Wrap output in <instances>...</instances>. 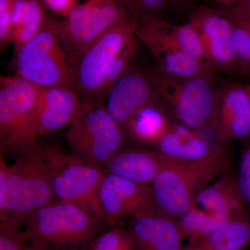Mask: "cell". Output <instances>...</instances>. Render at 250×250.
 <instances>
[{"label":"cell","instance_id":"22","mask_svg":"<svg viewBox=\"0 0 250 250\" xmlns=\"http://www.w3.org/2000/svg\"><path fill=\"white\" fill-rule=\"evenodd\" d=\"M46 16L41 0H17L11 18V43L14 53L38 34Z\"/></svg>","mask_w":250,"mask_h":250},{"label":"cell","instance_id":"12","mask_svg":"<svg viewBox=\"0 0 250 250\" xmlns=\"http://www.w3.org/2000/svg\"><path fill=\"white\" fill-rule=\"evenodd\" d=\"M106 227L158 211L152 186L106 173L100 190Z\"/></svg>","mask_w":250,"mask_h":250},{"label":"cell","instance_id":"11","mask_svg":"<svg viewBox=\"0 0 250 250\" xmlns=\"http://www.w3.org/2000/svg\"><path fill=\"white\" fill-rule=\"evenodd\" d=\"M135 34L155 58L159 70L172 76L214 78L216 70L187 54L164 34L159 18L146 14L136 20Z\"/></svg>","mask_w":250,"mask_h":250},{"label":"cell","instance_id":"19","mask_svg":"<svg viewBox=\"0 0 250 250\" xmlns=\"http://www.w3.org/2000/svg\"><path fill=\"white\" fill-rule=\"evenodd\" d=\"M129 230L136 250H182L177 221L159 213L130 220Z\"/></svg>","mask_w":250,"mask_h":250},{"label":"cell","instance_id":"8","mask_svg":"<svg viewBox=\"0 0 250 250\" xmlns=\"http://www.w3.org/2000/svg\"><path fill=\"white\" fill-rule=\"evenodd\" d=\"M116 0H87L60 21V39L75 70L85 50L113 26L132 17Z\"/></svg>","mask_w":250,"mask_h":250},{"label":"cell","instance_id":"38","mask_svg":"<svg viewBox=\"0 0 250 250\" xmlns=\"http://www.w3.org/2000/svg\"><path fill=\"white\" fill-rule=\"evenodd\" d=\"M247 88H248V90H249L250 93V84L247 85Z\"/></svg>","mask_w":250,"mask_h":250},{"label":"cell","instance_id":"34","mask_svg":"<svg viewBox=\"0 0 250 250\" xmlns=\"http://www.w3.org/2000/svg\"><path fill=\"white\" fill-rule=\"evenodd\" d=\"M131 13L140 11L139 0H116Z\"/></svg>","mask_w":250,"mask_h":250},{"label":"cell","instance_id":"13","mask_svg":"<svg viewBox=\"0 0 250 250\" xmlns=\"http://www.w3.org/2000/svg\"><path fill=\"white\" fill-rule=\"evenodd\" d=\"M189 22L200 34L210 65L226 73L241 70L233 42V24L225 13L200 7L192 12Z\"/></svg>","mask_w":250,"mask_h":250},{"label":"cell","instance_id":"4","mask_svg":"<svg viewBox=\"0 0 250 250\" xmlns=\"http://www.w3.org/2000/svg\"><path fill=\"white\" fill-rule=\"evenodd\" d=\"M149 78L156 103L169 118L198 131L213 127L218 90L213 86V78H182L161 70L152 72Z\"/></svg>","mask_w":250,"mask_h":250},{"label":"cell","instance_id":"33","mask_svg":"<svg viewBox=\"0 0 250 250\" xmlns=\"http://www.w3.org/2000/svg\"><path fill=\"white\" fill-rule=\"evenodd\" d=\"M170 0H139L140 10L145 11L147 14L162 9Z\"/></svg>","mask_w":250,"mask_h":250},{"label":"cell","instance_id":"39","mask_svg":"<svg viewBox=\"0 0 250 250\" xmlns=\"http://www.w3.org/2000/svg\"></svg>","mask_w":250,"mask_h":250},{"label":"cell","instance_id":"7","mask_svg":"<svg viewBox=\"0 0 250 250\" xmlns=\"http://www.w3.org/2000/svg\"><path fill=\"white\" fill-rule=\"evenodd\" d=\"M123 127L103 104H83L82 115L67 130L64 139L71 155L103 167L123 149L125 139Z\"/></svg>","mask_w":250,"mask_h":250},{"label":"cell","instance_id":"37","mask_svg":"<svg viewBox=\"0 0 250 250\" xmlns=\"http://www.w3.org/2000/svg\"><path fill=\"white\" fill-rule=\"evenodd\" d=\"M42 250V249H39V248H34V249L33 250Z\"/></svg>","mask_w":250,"mask_h":250},{"label":"cell","instance_id":"23","mask_svg":"<svg viewBox=\"0 0 250 250\" xmlns=\"http://www.w3.org/2000/svg\"><path fill=\"white\" fill-rule=\"evenodd\" d=\"M171 121L157 103L147 105L136 112L125 125L134 141L155 146L166 132Z\"/></svg>","mask_w":250,"mask_h":250},{"label":"cell","instance_id":"10","mask_svg":"<svg viewBox=\"0 0 250 250\" xmlns=\"http://www.w3.org/2000/svg\"><path fill=\"white\" fill-rule=\"evenodd\" d=\"M106 174L102 166L66 154L54 177L56 199L76 206L106 225L100 197V187Z\"/></svg>","mask_w":250,"mask_h":250},{"label":"cell","instance_id":"16","mask_svg":"<svg viewBox=\"0 0 250 250\" xmlns=\"http://www.w3.org/2000/svg\"><path fill=\"white\" fill-rule=\"evenodd\" d=\"M83 111V103L73 88L40 87L38 95L39 136L70 127Z\"/></svg>","mask_w":250,"mask_h":250},{"label":"cell","instance_id":"24","mask_svg":"<svg viewBox=\"0 0 250 250\" xmlns=\"http://www.w3.org/2000/svg\"><path fill=\"white\" fill-rule=\"evenodd\" d=\"M176 221L182 239L188 242L195 241L226 225L197 205L188 210Z\"/></svg>","mask_w":250,"mask_h":250},{"label":"cell","instance_id":"28","mask_svg":"<svg viewBox=\"0 0 250 250\" xmlns=\"http://www.w3.org/2000/svg\"><path fill=\"white\" fill-rule=\"evenodd\" d=\"M88 248L89 250H136L128 229L116 226L102 233Z\"/></svg>","mask_w":250,"mask_h":250},{"label":"cell","instance_id":"27","mask_svg":"<svg viewBox=\"0 0 250 250\" xmlns=\"http://www.w3.org/2000/svg\"><path fill=\"white\" fill-rule=\"evenodd\" d=\"M137 39V38H136ZM130 42L117 54L116 57L112 61L107 71L105 74L103 88V97L104 100L107 96L108 92L111 89L121 77L129 68V62L134 57L138 47L137 40Z\"/></svg>","mask_w":250,"mask_h":250},{"label":"cell","instance_id":"20","mask_svg":"<svg viewBox=\"0 0 250 250\" xmlns=\"http://www.w3.org/2000/svg\"><path fill=\"white\" fill-rule=\"evenodd\" d=\"M197 205L227 224L250 216L242 200L237 174L228 172L204 188L197 196Z\"/></svg>","mask_w":250,"mask_h":250},{"label":"cell","instance_id":"2","mask_svg":"<svg viewBox=\"0 0 250 250\" xmlns=\"http://www.w3.org/2000/svg\"><path fill=\"white\" fill-rule=\"evenodd\" d=\"M24 226L31 246L47 250L88 248L106 227L76 206L59 200L34 211Z\"/></svg>","mask_w":250,"mask_h":250},{"label":"cell","instance_id":"17","mask_svg":"<svg viewBox=\"0 0 250 250\" xmlns=\"http://www.w3.org/2000/svg\"><path fill=\"white\" fill-rule=\"evenodd\" d=\"M179 161L158 150L130 147L116 153L103 168L106 173L148 184L152 183L163 170Z\"/></svg>","mask_w":250,"mask_h":250},{"label":"cell","instance_id":"5","mask_svg":"<svg viewBox=\"0 0 250 250\" xmlns=\"http://www.w3.org/2000/svg\"><path fill=\"white\" fill-rule=\"evenodd\" d=\"M59 31L60 21L47 17L38 34L14 53L16 75L41 88L65 86L74 89L75 70Z\"/></svg>","mask_w":250,"mask_h":250},{"label":"cell","instance_id":"1","mask_svg":"<svg viewBox=\"0 0 250 250\" xmlns=\"http://www.w3.org/2000/svg\"><path fill=\"white\" fill-rule=\"evenodd\" d=\"M65 154L37 143L9 166L0 155V223L22 228L34 211L57 200L54 177Z\"/></svg>","mask_w":250,"mask_h":250},{"label":"cell","instance_id":"30","mask_svg":"<svg viewBox=\"0 0 250 250\" xmlns=\"http://www.w3.org/2000/svg\"><path fill=\"white\" fill-rule=\"evenodd\" d=\"M237 179L243 204L250 213V142L242 150Z\"/></svg>","mask_w":250,"mask_h":250},{"label":"cell","instance_id":"35","mask_svg":"<svg viewBox=\"0 0 250 250\" xmlns=\"http://www.w3.org/2000/svg\"><path fill=\"white\" fill-rule=\"evenodd\" d=\"M208 1L215 3V4L221 5L227 9H231L237 5L241 4L244 0H207Z\"/></svg>","mask_w":250,"mask_h":250},{"label":"cell","instance_id":"18","mask_svg":"<svg viewBox=\"0 0 250 250\" xmlns=\"http://www.w3.org/2000/svg\"><path fill=\"white\" fill-rule=\"evenodd\" d=\"M154 147L169 157L184 161L200 160L227 151L223 143L173 122Z\"/></svg>","mask_w":250,"mask_h":250},{"label":"cell","instance_id":"36","mask_svg":"<svg viewBox=\"0 0 250 250\" xmlns=\"http://www.w3.org/2000/svg\"><path fill=\"white\" fill-rule=\"evenodd\" d=\"M177 1H178L179 2H182V3H187L188 2V1H193V0H177Z\"/></svg>","mask_w":250,"mask_h":250},{"label":"cell","instance_id":"26","mask_svg":"<svg viewBox=\"0 0 250 250\" xmlns=\"http://www.w3.org/2000/svg\"><path fill=\"white\" fill-rule=\"evenodd\" d=\"M233 24V42L241 71L250 73V18L237 6L225 13Z\"/></svg>","mask_w":250,"mask_h":250},{"label":"cell","instance_id":"32","mask_svg":"<svg viewBox=\"0 0 250 250\" xmlns=\"http://www.w3.org/2000/svg\"><path fill=\"white\" fill-rule=\"evenodd\" d=\"M42 3L55 14L67 18L72 9L78 5L76 0H42Z\"/></svg>","mask_w":250,"mask_h":250},{"label":"cell","instance_id":"6","mask_svg":"<svg viewBox=\"0 0 250 250\" xmlns=\"http://www.w3.org/2000/svg\"><path fill=\"white\" fill-rule=\"evenodd\" d=\"M39 88L17 75L0 78L1 152L17 155L37 143Z\"/></svg>","mask_w":250,"mask_h":250},{"label":"cell","instance_id":"29","mask_svg":"<svg viewBox=\"0 0 250 250\" xmlns=\"http://www.w3.org/2000/svg\"><path fill=\"white\" fill-rule=\"evenodd\" d=\"M34 248L22 228L0 223V250H31Z\"/></svg>","mask_w":250,"mask_h":250},{"label":"cell","instance_id":"21","mask_svg":"<svg viewBox=\"0 0 250 250\" xmlns=\"http://www.w3.org/2000/svg\"><path fill=\"white\" fill-rule=\"evenodd\" d=\"M250 246V216L233 220L192 242L182 250H244Z\"/></svg>","mask_w":250,"mask_h":250},{"label":"cell","instance_id":"15","mask_svg":"<svg viewBox=\"0 0 250 250\" xmlns=\"http://www.w3.org/2000/svg\"><path fill=\"white\" fill-rule=\"evenodd\" d=\"M106 98L105 107L108 113L123 126L140 109L156 103L149 76L129 67L112 87Z\"/></svg>","mask_w":250,"mask_h":250},{"label":"cell","instance_id":"31","mask_svg":"<svg viewBox=\"0 0 250 250\" xmlns=\"http://www.w3.org/2000/svg\"><path fill=\"white\" fill-rule=\"evenodd\" d=\"M17 0H0V45L4 49L11 43V18Z\"/></svg>","mask_w":250,"mask_h":250},{"label":"cell","instance_id":"3","mask_svg":"<svg viewBox=\"0 0 250 250\" xmlns=\"http://www.w3.org/2000/svg\"><path fill=\"white\" fill-rule=\"evenodd\" d=\"M231 163L225 151L200 160L179 161L169 166L152 183L158 211L177 220L197 205L199 192L231 172Z\"/></svg>","mask_w":250,"mask_h":250},{"label":"cell","instance_id":"14","mask_svg":"<svg viewBox=\"0 0 250 250\" xmlns=\"http://www.w3.org/2000/svg\"><path fill=\"white\" fill-rule=\"evenodd\" d=\"M223 144L250 138V93L246 85L229 83L218 90L214 125Z\"/></svg>","mask_w":250,"mask_h":250},{"label":"cell","instance_id":"25","mask_svg":"<svg viewBox=\"0 0 250 250\" xmlns=\"http://www.w3.org/2000/svg\"><path fill=\"white\" fill-rule=\"evenodd\" d=\"M159 24L164 34L171 41H173L179 48L190 54L194 58L202 61L213 67L210 65L206 53L200 34L193 24L188 22L181 25H173L161 18H159Z\"/></svg>","mask_w":250,"mask_h":250},{"label":"cell","instance_id":"9","mask_svg":"<svg viewBox=\"0 0 250 250\" xmlns=\"http://www.w3.org/2000/svg\"><path fill=\"white\" fill-rule=\"evenodd\" d=\"M134 16L113 26L85 50L75 69L74 89L83 104H103L105 74L112 61L136 39Z\"/></svg>","mask_w":250,"mask_h":250}]
</instances>
